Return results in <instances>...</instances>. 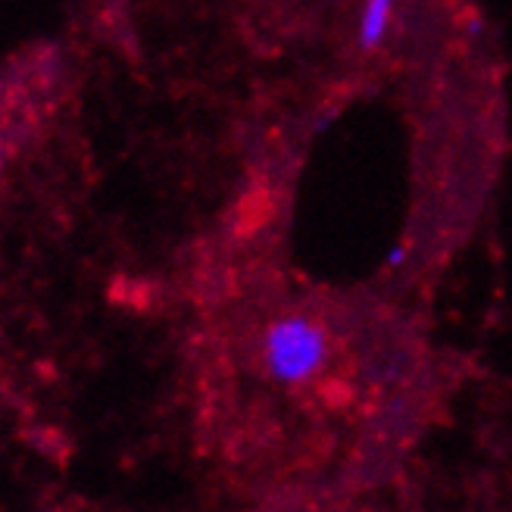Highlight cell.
Segmentation results:
<instances>
[{"label":"cell","mask_w":512,"mask_h":512,"mask_svg":"<svg viewBox=\"0 0 512 512\" xmlns=\"http://www.w3.org/2000/svg\"><path fill=\"white\" fill-rule=\"evenodd\" d=\"M331 360V341L322 322L291 313L275 319L263 335V366L285 388L310 384Z\"/></svg>","instance_id":"6da1fadb"},{"label":"cell","mask_w":512,"mask_h":512,"mask_svg":"<svg viewBox=\"0 0 512 512\" xmlns=\"http://www.w3.org/2000/svg\"><path fill=\"white\" fill-rule=\"evenodd\" d=\"M394 10H397V0H363L360 22H356V44H360L363 54H372V50L384 44Z\"/></svg>","instance_id":"7a4b0ae2"},{"label":"cell","mask_w":512,"mask_h":512,"mask_svg":"<svg viewBox=\"0 0 512 512\" xmlns=\"http://www.w3.org/2000/svg\"><path fill=\"white\" fill-rule=\"evenodd\" d=\"M406 263V247H394L391 253H388V266L391 269H400Z\"/></svg>","instance_id":"3957f363"}]
</instances>
